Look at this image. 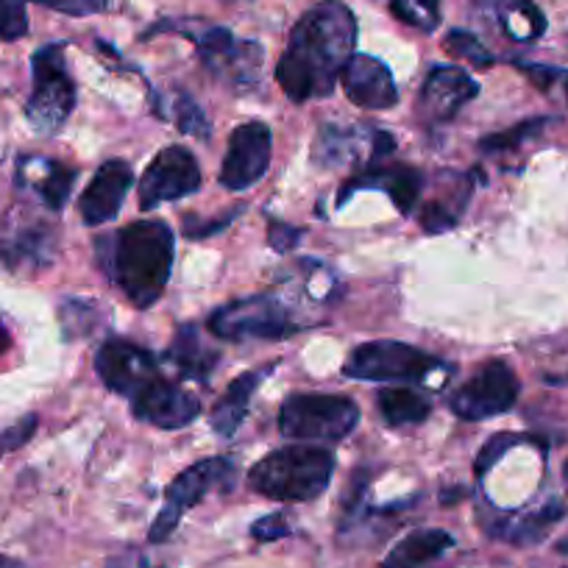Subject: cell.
<instances>
[{
  "mask_svg": "<svg viewBox=\"0 0 568 568\" xmlns=\"http://www.w3.org/2000/svg\"><path fill=\"white\" fill-rule=\"evenodd\" d=\"M354 42L357 20L341 0H324L304 12L276 64V81L284 95L293 103L329 95L354 57Z\"/></svg>",
  "mask_w": 568,
  "mask_h": 568,
  "instance_id": "cell-1",
  "label": "cell"
},
{
  "mask_svg": "<svg viewBox=\"0 0 568 568\" xmlns=\"http://www.w3.org/2000/svg\"><path fill=\"white\" fill-rule=\"evenodd\" d=\"M98 262L136 310L156 304L173 271L176 243L168 223L136 221L109 237H95Z\"/></svg>",
  "mask_w": 568,
  "mask_h": 568,
  "instance_id": "cell-2",
  "label": "cell"
},
{
  "mask_svg": "<svg viewBox=\"0 0 568 568\" xmlns=\"http://www.w3.org/2000/svg\"><path fill=\"white\" fill-rule=\"evenodd\" d=\"M335 455L321 446H284L262 457L248 471V483L256 494L273 501L318 499L332 483Z\"/></svg>",
  "mask_w": 568,
  "mask_h": 568,
  "instance_id": "cell-3",
  "label": "cell"
},
{
  "mask_svg": "<svg viewBox=\"0 0 568 568\" xmlns=\"http://www.w3.org/2000/svg\"><path fill=\"white\" fill-rule=\"evenodd\" d=\"M343 374L363 382H415L426 387H444L452 368L407 343L374 341L354 348L343 365Z\"/></svg>",
  "mask_w": 568,
  "mask_h": 568,
  "instance_id": "cell-4",
  "label": "cell"
},
{
  "mask_svg": "<svg viewBox=\"0 0 568 568\" xmlns=\"http://www.w3.org/2000/svg\"><path fill=\"white\" fill-rule=\"evenodd\" d=\"M359 424V407L346 396L296 393L278 409V433L293 440H343Z\"/></svg>",
  "mask_w": 568,
  "mask_h": 568,
  "instance_id": "cell-5",
  "label": "cell"
},
{
  "mask_svg": "<svg viewBox=\"0 0 568 568\" xmlns=\"http://www.w3.org/2000/svg\"><path fill=\"white\" fill-rule=\"evenodd\" d=\"M34 70V90L26 103V118L34 125L37 134H57L75 106V84L64 62V45L40 48L31 59Z\"/></svg>",
  "mask_w": 568,
  "mask_h": 568,
  "instance_id": "cell-6",
  "label": "cell"
},
{
  "mask_svg": "<svg viewBox=\"0 0 568 568\" xmlns=\"http://www.w3.org/2000/svg\"><path fill=\"white\" fill-rule=\"evenodd\" d=\"M210 332L221 341H282L296 332L302 324L293 313L273 296H251L226 304L210 315Z\"/></svg>",
  "mask_w": 568,
  "mask_h": 568,
  "instance_id": "cell-7",
  "label": "cell"
},
{
  "mask_svg": "<svg viewBox=\"0 0 568 568\" xmlns=\"http://www.w3.org/2000/svg\"><path fill=\"white\" fill-rule=\"evenodd\" d=\"M232 483H234V466L226 460V457H210V460H201L195 463V466L184 468V471L168 485L165 507L160 510L156 521L151 524L149 538L154 540V544L168 540L173 532H176L179 521H182V516L190 510V507L199 505V501L204 499L212 488H217V485L229 488Z\"/></svg>",
  "mask_w": 568,
  "mask_h": 568,
  "instance_id": "cell-8",
  "label": "cell"
},
{
  "mask_svg": "<svg viewBox=\"0 0 568 568\" xmlns=\"http://www.w3.org/2000/svg\"><path fill=\"white\" fill-rule=\"evenodd\" d=\"M193 42L204 68L215 79L226 81L232 90L251 92L260 84L265 51L256 42L234 40L232 31L226 29H206L201 34H193Z\"/></svg>",
  "mask_w": 568,
  "mask_h": 568,
  "instance_id": "cell-9",
  "label": "cell"
},
{
  "mask_svg": "<svg viewBox=\"0 0 568 568\" xmlns=\"http://www.w3.org/2000/svg\"><path fill=\"white\" fill-rule=\"evenodd\" d=\"M518 398V379L507 363L483 365L460 390L452 396L449 407L463 420H485L507 413Z\"/></svg>",
  "mask_w": 568,
  "mask_h": 568,
  "instance_id": "cell-10",
  "label": "cell"
},
{
  "mask_svg": "<svg viewBox=\"0 0 568 568\" xmlns=\"http://www.w3.org/2000/svg\"><path fill=\"white\" fill-rule=\"evenodd\" d=\"M201 187V168L195 156L182 145L162 149L154 156L140 182V206L145 212L156 210L168 201H179L193 195Z\"/></svg>",
  "mask_w": 568,
  "mask_h": 568,
  "instance_id": "cell-11",
  "label": "cell"
},
{
  "mask_svg": "<svg viewBox=\"0 0 568 568\" xmlns=\"http://www.w3.org/2000/svg\"><path fill=\"white\" fill-rule=\"evenodd\" d=\"M273 136L260 120L237 125L229 136V149L221 165V184L234 193L254 187L271 168Z\"/></svg>",
  "mask_w": 568,
  "mask_h": 568,
  "instance_id": "cell-12",
  "label": "cell"
},
{
  "mask_svg": "<svg viewBox=\"0 0 568 568\" xmlns=\"http://www.w3.org/2000/svg\"><path fill=\"white\" fill-rule=\"evenodd\" d=\"M95 371L109 390L120 393V396H136L156 376V363L142 346L118 337L98 348Z\"/></svg>",
  "mask_w": 568,
  "mask_h": 568,
  "instance_id": "cell-13",
  "label": "cell"
},
{
  "mask_svg": "<svg viewBox=\"0 0 568 568\" xmlns=\"http://www.w3.org/2000/svg\"><path fill=\"white\" fill-rule=\"evenodd\" d=\"M131 409L140 420L160 429H182L193 424L195 415L201 413V402L190 390H184L176 382H168L154 376L149 385L142 387L131 402Z\"/></svg>",
  "mask_w": 568,
  "mask_h": 568,
  "instance_id": "cell-14",
  "label": "cell"
},
{
  "mask_svg": "<svg viewBox=\"0 0 568 568\" xmlns=\"http://www.w3.org/2000/svg\"><path fill=\"white\" fill-rule=\"evenodd\" d=\"M479 95V84L463 68H438L429 73L418 98V112L429 123H446L468 101Z\"/></svg>",
  "mask_w": 568,
  "mask_h": 568,
  "instance_id": "cell-15",
  "label": "cell"
},
{
  "mask_svg": "<svg viewBox=\"0 0 568 568\" xmlns=\"http://www.w3.org/2000/svg\"><path fill=\"white\" fill-rule=\"evenodd\" d=\"M348 101L363 109H390L398 103L396 81L385 62L368 53H354L341 73Z\"/></svg>",
  "mask_w": 568,
  "mask_h": 568,
  "instance_id": "cell-16",
  "label": "cell"
},
{
  "mask_svg": "<svg viewBox=\"0 0 568 568\" xmlns=\"http://www.w3.org/2000/svg\"><path fill=\"white\" fill-rule=\"evenodd\" d=\"M131 182H134V176H131L129 162H103L95 171V176H92V182L87 184L84 195H81L79 201L81 221H84L87 226H101V223H109L112 217H118Z\"/></svg>",
  "mask_w": 568,
  "mask_h": 568,
  "instance_id": "cell-17",
  "label": "cell"
},
{
  "mask_svg": "<svg viewBox=\"0 0 568 568\" xmlns=\"http://www.w3.org/2000/svg\"><path fill=\"white\" fill-rule=\"evenodd\" d=\"M359 187L385 190V193L390 195L393 204H396V210L402 212V215H409V212L415 210V204H418L420 187H424V176H420V171H415V168H409V165L368 168V171L359 173L354 182H348L346 187L341 190V199H337V204H346L348 193H354V190H359Z\"/></svg>",
  "mask_w": 568,
  "mask_h": 568,
  "instance_id": "cell-18",
  "label": "cell"
},
{
  "mask_svg": "<svg viewBox=\"0 0 568 568\" xmlns=\"http://www.w3.org/2000/svg\"><path fill=\"white\" fill-rule=\"evenodd\" d=\"M18 179L23 187L34 190V193L40 195V201L48 210L59 212L68 204V195L75 184V171L62 165V162L31 156V160L20 162Z\"/></svg>",
  "mask_w": 568,
  "mask_h": 568,
  "instance_id": "cell-19",
  "label": "cell"
},
{
  "mask_svg": "<svg viewBox=\"0 0 568 568\" xmlns=\"http://www.w3.org/2000/svg\"><path fill=\"white\" fill-rule=\"evenodd\" d=\"M265 376H267V368L248 371V374L237 376V379L226 387L223 398L215 404V409H212V429H215L221 438H232V435L237 433L245 413H248L251 396H254V390L262 385Z\"/></svg>",
  "mask_w": 568,
  "mask_h": 568,
  "instance_id": "cell-20",
  "label": "cell"
},
{
  "mask_svg": "<svg viewBox=\"0 0 568 568\" xmlns=\"http://www.w3.org/2000/svg\"><path fill=\"white\" fill-rule=\"evenodd\" d=\"M165 363L173 365L182 379H206L210 371L217 365V354L201 343V335L195 326H179L171 348L165 352Z\"/></svg>",
  "mask_w": 568,
  "mask_h": 568,
  "instance_id": "cell-21",
  "label": "cell"
},
{
  "mask_svg": "<svg viewBox=\"0 0 568 568\" xmlns=\"http://www.w3.org/2000/svg\"><path fill=\"white\" fill-rule=\"evenodd\" d=\"M452 546H455V538L444 529H418V532H409L407 538L398 540L387 551L382 568H420L426 562L438 560Z\"/></svg>",
  "mask_w": 568,
  "mask_h": 568,
  "instance_id": "cell-22",
  "label": "cell"
},
{
  "mask_svg": "<svg viewBox=\"0 0 568 568\" xmlns=\"http://www.w3.org/2000/svg\"><path fill=\"white\" fill-rule=\"evenodd\" d=\"M566 516V507L560 501H549V505L538 507V510L521 513V516H505L499 521H488V532L510 544H538L551 524H557Z\"/></svg>",
  "mask_w": 568,
  "mask_h": 568,
  "instance_id": "cell-23",
  "label": "cell"
},
{
  "mask_svg": "<svg viewBox=\"0 0 568 568\" xmlns=\"http://www.w3.org/2000/svg\"><path fill=\"white\" fill-rule=\"evenodd\" d=\"M53 251V232L45 226H20L0 243V256L12 271L26 265H45Z\"/></svg>",
  "mask_w": 568,
  "mask_h": 568,
  "instance_id": "cell-24",
  "label": "cell"
},
{
  "mask_svg": "<svg viewBox=\"0 0 568 568\" xmlns=\"http://www.w3.org/2000/svg\"><path fill=\"white\" fill-rule=\"evenodd\" d=\"M376 404H379L382 418L390 426L420 424L433 409V404L409 387H382L376 393Z\"/></svg>",
  "mask_w": 568,
  "mask_h": 568,
  "instance_id": "cell-25",
  "label": "cell"
},
{
  "mask_svg": "<svg viewBox=\"0 0 568 568\" xmlns=\"http://www.w3.org/2000/svg\"><path fill=\"white\" fill-rule=\"evenodd\" d=\"M359 136L357 131H346L341 125L326 123L318 131V140L313 145V160L321 168H337L348 165V162H357L359 154Z\"/></svg>",
  "mask_w": 568,
  "mask_h": 568,
  "instance_id": "cell-26",
  "label": "cell"
},
{
  "mask_svg": "<svg viewBox=\"0 0 568 568\" xmlns=\"http://www.w3.org/2000/svg\"><path fill=\"white\" fill-rule=\"evenodd\" d=\"M499 18L507 34L518 42L538 40L546 31V18L532 0H499Z\"/></svg>",
  "mask_w": 568,
  "mask_h": 568,
  "instance_id": "cell-27",
  "label": "cell"
},
{
  "mask_svg": "<svg viewBox=\"0 0 568 568\" xmlns=\"http://www.w3.org/2000/svg\"><path fill=\"white\" fill-rule=\"evenodd\" d=\"M59 321H62L64 341L90 337L103 321L101 304L92 302V298H64L59 304Z\"/></svg>",
  "mask_w": 568,
  "mask_h": 568,
  "instance_id": "cell-28",
  "label": "cell"
},
{
  "mask_svg": "<svg viewBox=\"0 0 568 568\" xmlns=\"http://www.w3.org/2000/svg\"><path fill=\"white\" fill-rule=\"evenodd\" d=\"M390 12L409 29L433 34L440 26V0H390Z\"/></svg>",
  "mask_w": 568,
  "mask_h": 568,
  "instance_id": "cell-29",
  "label": "cell"
},
{
  "mask_svg": "<svg viewBox=\"0 0 568 568\" xmlns=\"http://www.w3.org/2000/svg\"><path fill=\"white\" fill-rule=\"evenodd\" d=\"M171 120H176V125L184 131V134L201 136V140L210 136V120L204 118V112H201V106L193 101V98L173 95Z\"/></svg>",
  "mask_w": 568,
  "mask_h": 568,
  "instance_id": "cell-30",
  "label": "cell"
},
{
  "mask_svg": "<svg viewBox=\"0 0 568 568\" xmlns=\"http://www.w3.org/2000/svg\"><path fill=\"white\" fill-rule=\"evenodd\" d=\"M444 45L452 57L463 59V62L477 64V68H490V64H494V57H490V53L479 45L477 37L468 34V31H449L444 40Z\"/></svg>",
  "mask_w": 568,
  "mask_h": 568,
  "instance_id": "cell-31",
  "label": "cell"
},
{
  "mask_svg": "<svg viewBox=\"0 0 568 568\" xmlns=\"http://www.w3.org/2000/svg\"><path fill=\"white\" fill-rule=\"evenodd\" d=\"M546 123H549L546 118L524 120V123H518L516 129H507V131H501V134L485 136L479 145H483V151H490V154H496V151H510V149H516L518 142H524V140H529V136L538 134Z\"/></svg>",
  "mask_w": 568,
  "mask_h": 568,
  "instance_id": "cell-32",
  "label": "cell"
},
{
  "mask_svg": "<svg viewBox=\"0 0 568 568\" xmlns=\"http://www.w3.org/2000/svg\"><path fill=\"white\" fill-rule=\"evenodd\" d=\"M29 31V14L23 0H0V40L14 42Z\"/></svg>",
  "mask_w": 568,
  "mask_h": 568,
  "instance_id": "cell-33",
  "label": "cell"
},
{
  "mask_svg": "<svg viewBox=\"0 0 568 568\" xmlns=\"http://www.w3.org/2000/svg\"><path fill=\"white\" fill-rule=\"evenodd\" d=\"M457 221H460V212L449 210L446 201L440 199L429 201V204H424V210H420V226H424L426 234L449 232V229L457 226Z\"/></svg>",
  "mask_w": 568,
  "mask_h": 568,
  "instance_id": "cell-34",
  "label": "cell"
},
{
  "mask_svg": "<svg viewBox=\"0 0 568 568\" xmlns=\"http://www.w3.org/2000/svg\"><path fill=\"white\" fill-rule=\"evenodd\" d=\"M37 424H40V418L31 413V415H23L18 424L7 426V429H0V457L12 455V452H18L20 446L29 444L31 435L37 433Z\"/></svg>",
  "mask_w": 568,
  "mask_h": 568,
  "instance_id": "cell-35",
  "label": "cell"
},
{
  "mask_svg": "<svg viewBox=\"0 0 568 568\" xmlns=\"http://www.w3.org/2000/svg\"><path fill=\"white\" fill-rule=\"evenodd\" d=\"M240 212H243V206H234V210H229L226 215H221V221H206V223L201 221V217H193V215L184 217V226H182L184 237H190V240L212 237V234L223 232V229L234 221V215H240Z\"/></svg>",
  "mask_w": 568,
  "mask_h": 568,
  "instance_id": "cell-36",
  "label": "cell"
},
{
  "mask_svg": "<svg viewBox=\"0 0 568 568\" xmlns=\"http://www.w3.org/2000/svg\"><path fill=\"white\" fill-rule=\"evenodd\" d=\"M521 444V438H518V435H496V438H490L488 444L483 446V452H479V457H477V474L479 477H483L485 471H488V468H494V463H499V457L505 455V452H510L513 446H518Z\"/></svg>",
  "mask_w": 568,
  "mask_h": 568,
  "instance_id": "cell-37",
  "label": "cell"
},
{
  "mask_svg": "<svg viewBox=\"0 0 568 568\" xmlns=\"http://www.w3.org/2000/svg\"><path fill=\"white\" fill-rule=\"evenodd\" d=\"M29 3H40V7L57 9V12H64V14H73V18H87V14L103 12L109 0H29Z\"/></svg>",
  "mask_w": 568,
  "mask_h": 568,
  "instance_id": "cell-38",
  "label": "cell"
},
{
  "mask_svg": "<svg viewBox=\"0 0 568 568\" xmlns=\"http://www.w3.org/2000/svg\"><path fill=\"white\" fill-rule=\"evenodd\" d=\"M251 535L262 544H271V540L291 535V521L284 518V513H271V516H262L260 521L251 524Z\"/></svg>",
  "mask_w": 568,
  "mask_h": 568,
  "instance_id": "cell-39",
  "label": "cell"
},
{
  "mask_svg": "<svg viewBox=\"0 0 568 568\" xmlns=\"http://www.w3.org/2000/svg\"><path fill=\"white\" fill-rule=\"evenodd\" d=\"M267 240H271V248L276 251H293L298 243H302V229L291 226V223H267Z\"/></svg>",
  "mask_w": 568,
  "mask_h": 568,
  "instance_id": "cell-40",
  "label": "cell"
},
{
  "mask_svg": "<svg viewBox=\"0 0 568 568\" xmlns=\"http://www.w3.org/2000/svg\"><path fill=\"white\" fill-rule=\"evenodd\" d=\"M518 68H521L524 73H527V79L532 81L535 87H540V90H549L551 81H555L557 75H560V70L546 68V64H518Z\"/></svg>",
  "mask_w": 568,
  "mask_h": 568,
  "instance_id": "cell-41",
  "label": "cell"
},
{
  "mask_svg": "<svg viewBox=\"0 0 568 568\" xmlns=\"http://www.w3.org/2000/svg\"><path fill=\"white\" fill-rule=\"evenodd\" d=\"M109 568H142V560L136 555H125V557H118V560L109 562Z\"/></svg>",
  "mask_w": 568,
  "mask_h": 568,
  "instance_id": "cell-42",
  "label": "cell"
},
{
  "mask_svg": "<svg viewBox=\"0 0 568 568\" xmlns=\"http://www.w3.org/2000/svg\"><path fill=\"white\" fill-rule=\"evenodd\" d=\"M9 343H12V337H9V329H7V326H3V321H0V354L7 352Z\"/></svg>",
  "mask_w": 568,
  "mask_h": 568,
  "instance_id": "cell-43",
  "label": "cell"
},
{
  "mask_svg": "<svg viewBox=\"0 0 568 568\" xmlns=\"http://www.w3.org/2000/svg\"><path fill=\"white\" fill-rule=\"evenodd\" d=\"M562 483H566V490H568V463H566V468H562Z\"/></svg>",
  "mask_w": 568,
  "mask_h": 568,
  "instance_id": "cell-44",
  "label": "cell"
},
{
  "mask_svg": "<svg viewBox=\"0 0 568 568\" xmlns=\"http://www.w3.org/2000/svg\"><path fill=\"white\" fill-rule=\"evenodd\" d=\"M566 98H568V79H566Z\"/></svg>",
  "mask_w": 568,
  "mask_h": 568,
  "instance_id": "cell-45",
  "label": "cell"
},
{
  "mask_svg": "<svg viewBox=\"0 0 568 568\" xmlns=\"http://www.w3.org/2000/svg\"><path fill=\"white\" fill-rule=\"evenodd\" d=\"M0 568H9V566H0Z\"/></svg>",
  "mask_w": 568,
  "mask_h": 568,
  "instance_id": "cell-46",
  "label": "cell"
}]
</instances>
